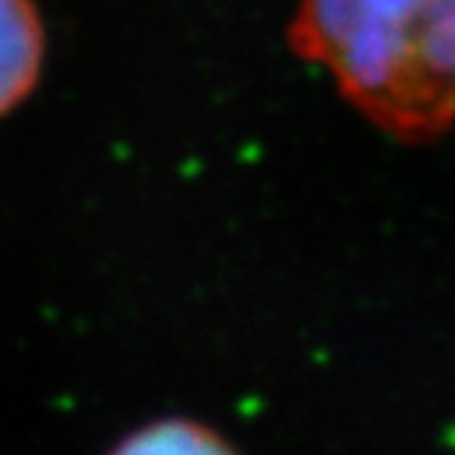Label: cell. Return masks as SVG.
I'll return each instance as SVG.
<instances>
[{
	"label": "cell",
	"mask_w": 455,
	"mask_h": 455,
	"mask_svg": "<svg viewBox=\"0 0 455 455\" xmlns=\"http://www.w3.org/2000/svg\"><path fill=\"white\" fill-rule=\"evenodd\" d=\"M107 455H240L231 441L198 420H154L122 438Z\"/></svg>",
	"instance_id": "cell-3"
},
{
	"label": "cell",
	"mask_w": 455,
	"mask_h": 455,
	"mask_svg": "<svg viewBox=\"0 0 455 455\" xmlns=\"http://www.w3.org/2000/svg\"><path fill=\"white\" fill-rule=\"evenodd\" d=\"M287 44L399 142L455 127V0H296Z\"/></svg>",
	"instance_id": "cell-1"
},
{
	"label": "cell",
	"mask_w": 455,
	"mask_h": 455,
	"mask_svg": "<svg viewBox=\"0 0 455 455\" xmlns=\"http://www.w3.org/2000/svg\"><path fill=\"white\" fill-rule=\"evenodd\" d=\"M0 110L12 116L24 107L42 84L48 33L36 0H0Z\"/></svg>",
	"instance_id": "cell-2"
}]
</instances>
